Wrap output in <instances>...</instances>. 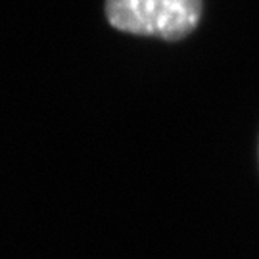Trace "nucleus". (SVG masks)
Segmentation results:
<instances>
[{
    "mask_svg": "<svg viewBox=\"0 0 259 259\" xmlns=\"http://www.w3.org/2000/svg\"><path fill=\"white\" fill-rule=\"evenodd\" d=\"M204 0H106L104 14L113 29L163 40L188 37L200 23Z\"/></svg>",
    "mask_w": 259,
    "mask_h": 259,
    "instance_id": "f257e3e1",
    "label": "nucleus"
},
{
    "mask_svg": "<svg viewBox=\"0 0 259 259\" xmlns=\"http://www.w3.org/2000/svg\"><path fill=\"white\" fill-rule=\"evenodd\" d=\"M257 159H259V142H257Z\"/></svg>",
    "mask_w": 259,
    "mask_h": 259,
    "instance_id": "f03ea898",
    "label": "nucleus"
}]
</instances>
